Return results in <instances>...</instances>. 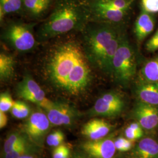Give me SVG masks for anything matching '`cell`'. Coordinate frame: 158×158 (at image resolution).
<instances>
[{"instance_id":"31","label":"cell","mask_w":158,"mask_h":158,"mask_svg":"<svg viewBox=\"0 0 158 158\" xmlns=\"http://www.w3.org/2000/svg\"><path fill=\"white\" fill-rule=\"evenodd\" d=\"M124 133L125 136L127 138L129 139L130 140H132L133 141L141 139L144 134V133L138 132L132 130L129 126L125 130Z\"/></svg>"},{"instance_id":"10","label":"cell","mask_w":158,"mask_h":158,"mask_svg":"<svg viewBox=\"0 0 158 158\" xmlns=\"http://www.w3.org/2000/svg\"><path fill=\"white\" fill-rule=\"evenodd\" d=\"M131 111L132 117L143 130L152 132L158 127V108L136 100Z\"/></svg>"},{"instance_id":"11","label":"cell","mask_w":158,"mask_h":158,"mask_svg":"<svg viewBox=\"0 0 158 158\" xmlns=\"http://www.w3.org/2000/svg\"><path fill=\"white\" fill-rule=\"evenodd\" d=\"M82 148L91 158H113L117 151L114 140L110 136L85 142Z\"/></svg>"},{"instance_id":"33","label":"cell","mask_w":158,"mask_h":158,"mask_svg":"<svg viewBox=\"0 0 158 158\" xmlns=\"http://www.w3.org/2000/svg\"><path fill=\"white\" fill-rule=\"evenodd\" d=\"M37 158L36 157H35V156L34 155H31L30 153H28V154H26V155H23L21 157H20V158Z\"/></svg>"},{"instance_id":"2","label":"cell","mask_w":158,"mask_h":158,"mask_svg":"<svg viewBox=\"0 0 158 158\" xmlns=\"http://www.w3.org/2000/svg\"><path fill=\"white\" fill-rule=\"evenodd\" d=\"M83 49L91 65L111 76L113 57L125 33L113 23L86 25Z\"/></svg>"},{"instance_id":"22","label":"cell","mask_w":158,"mask_h":158,"mask_svg":"<svg viewBox=\"0 0 158 158\" xmlns=\"http://www.w3.org/2000/svg\"><path fill=\"white\" fill-rule=\"evenodd\" d=\"M13 117L18 119L26 118L28 117L31 110L28 105L25 102L17 100L15 101L14 106L10 110Z\"/></svg>"},{"instance_id":"20","label":"cell","mask_w":158,"mask_h":158,"mask_svg":"<svg viewBox=\"0 0 158 158\" xmlns=\"http://www.w3.org/2000/svg\"><path fill=\"white\" fill-rule=\"evenodd\" d=\"M134 1L135 0H96L94 3L97 5L111 9L128 11Z\"/></svg>"},{"instance_id":"15","label":"cell","mask_w":158,"mask_h":158,"mask_svg":"<svg viewBox=\"0 0 158 158\" xmlns=\"http://www.w3.org/2000/svg\"><path fill=\"white\" fill-rule=\"evenodd\" d=\"M93 15L101 23H116L123 20L127 15V11L117 10L93 4Z\"/></svg>"},{"instance_id":"6","label":"cell","mask_w":158,"mask_h":158,"mask_svg":"<svg viewBox=\"0 0 158 158\" xmlns=\"http://www.w3.org/2000/svg\"><path fill=\"white\" fill-rule=\"evenodd\" d=\"M4 38L17 51H29L35 45L31 26L24 23H16L10 25L6 29Z\"/></svg>"},{"instance_id":"28","label":"cell","mask_w":158,"mask_h":158,"mask_svg":"<svg viewBox=\"0 0 158 158\" xmlns=\"http://www.w3.org/2000/svg\"><path fill=\"white\" fill-rule=\"evenodd\" d=\"M70 155L69 148L63 143L55 148L52 152V158H69Z\"/></svg>"},{"instance_id":"1","label":"cell","mask_w":158,"mask_h":158,"mask_svg":"<svg viewBox=\"0 0 158 158\" xmlns=\"http://www.w3.org/2000/svg\"><path fill=\"white\" fill-rule=\"evenodd\" d=\"M90 64L83 48L76 42L68 41L57 46L51 52L46 73L57 88L77 96L90 83Z\"/></svg>"},{"instance_id":"30","label":"cell","mask_w":158,"mask_h":158,"mask_svg":"<svg viewBox=\"0 0 158 158\" xmlns=\"http://www.w3.org/2000/svg\"><path fill=\"white\" fill-rule=\"evenodd\" d=\"M147 52L153 53L158 51V28L152 36L148 40L145 44Z\"/></svg>"},{"instance_id":"27","label":"cell","mask_w":158,"mask_h":158,"mask_svg":"<svg viewBox=\"0 0 158 158\" xmlns=\"http://www.w3.org/2000/svg\"><path fill=\"white\" fill-rule=\"evenodd\" d=\"M134 141L121 136L114 140L116 149L121 152H127L131 150L134 145Z\"/></svg>"},{"instance_id":"17","label":"cell","mask_w":158,"mask_h":158,"mask_svg":"<svg viewBox=\"0 0 158 158\" xmlns=\"http://www.w3.org/2000/svg\"><path fill=\"white\" fill-rule=\"evenodd\" d=\"M142 81L158 83V55L143 63L138 73V78Z\"/></svg>"},{"instance_id":"18","label":"cell","mask_w":158,"mask_h":158,"mask_svg":"<svg viewBox=\"0 0 158 158\" xmlns=\"http://www.w3.org/2000/svg\"><path fill=\"white\" fill-rule=\"evenodd\" d=\"M15 60L11 55L1 53L0 55V79L1 81L11 79L15 74Z\"/></svg>"},{"instance_id":"16","label":"cell","mask_w":158,"mask_h":158,"mask_svg":"<svg viewBox=\"0 0 158 158\" xmlns=\"http://www.w3.org/2000/svg\"><path fill=\"white\" fill-rule=\"evenodd\" d=\"M136 158H158V142L151 137L143 138L134 149Z\"/></svg>"},{"instance_id":"21","label":"cell","mask_w":158,"mask_h":158,"mask_svg":"<svg viewBox=\"0 0 158 158\" xmlns=\"http://www.w3.org/2000/svg\"><path fill=\"white\" fill-rule=\"evenodd\" d=\"M23 2V0H0L1 21L6 14L19 11L21 8Z\"/></svg>"},{"instance_id":"4","label":"cell","mask_w":158,"mask_h":158,"mask_svg":"<svg viewBox=\"0 0 158 158\" xmlns=\"http://www.w3.org/2000/svg\"><path fill=\"white\" fill-rule=\"evenodd\" d=\"M138 60L135 50L124 34L113 57L111 77L123 85H127L137 74Z\"/></svg>"},{"instance_id":"7","label":"cell","mask_w":158,"mask_h":158,"mask_svg":"<svg viewBox=\"0 0 158 158\" xmlns=\"http://www.w3.org/2000/svg\"><path fill=\"white\" fill-rule=\"evenodd\" d=\"M17 93L20 98L32 102L44 110L52 103L46 97L44 91L29 75H26L17 85Z\"/></svg>"},{"instance_id":"3","label":"cell","mask_w":158,"mask_h":158,"mask_svg":"<svg viewBox=\"0 0 158 158\" xmlns=\"http://www.w3.org/2000/svg\"><path fill=\"white\" fill-rule=\"evenodd\" d=\"M87 9L75 0H60L39 31L40 39L46 40L74 30H83L89 20Z\"/></svg>"},{"instance_id":"25","label":"cell","mask_w":158,"mask_h":158,"mask_svg":"<svg viewBox=\"0 0 158 158\" xmlns=\"http://www.w3.org/2000/svg\"><path fill=\"white\" fill-rule=\"evenodd\" d=\"M64 140V135L62 131L56 130L47 136L46 141L47 144L51 147H58L63 144Z\"/></svg>"},{"instance_id":"19","label":"cell","mask_w":158,"mask_h":158,"mask_svg":"<svg viewBox=\"0 0 158 158\" xmlns=\"http://www.w3.org/2000/svg\"><path fill=\"white\" fill-rule=\"evenodd\" d=\"M52 0H23L24 6L31 14L38 15L45 11Z\"/></svg>"},{"instance_id":"29","label":"cell","mask_w":158,"mask_h":158,"mask_svg":"<svg viewBox=\"0 0 158 158\" xmlns=\"http://www.w3.org/2000/svg\"><path fill=\"white\" fill-rule=\"evenodd\" d=\"M143 11L153 14L158 12V0H142Z\"/></svg>"},{"instance_id":"8","label":"cell","mask_w":158,"mask_h":158,"mask_svg":"<svg viewBox=\"0 0 158 158\" xmlns=\"http://www.w3.org/2000/svg\"><path fill=\"white\" fill-rule=\"evenodd\" d=\"M51 125L46 113L37 111L29 116L23 125V130L29 139L35 144L41 145Z\"/></svg>"},{"instance_id":"32","label":"cell","mask_w":158,"mask_h":158,"mask_svg":"<svg viewBox=\"0 0 158 158\" xmlns=\"http://www.w3.org/2000/svg\"><path fill=\"white\" fill-rule=\"evenodd\" d=\"M8 123V118L5 112L0 111V128L1 129L4 128Z\"/></svg>"},{"instance_id":"13","label":"cell","mask_w":158,"mask_h":158,"mask_svg":"<svg viewBox=\"0 0 158 158\" xmlns=\"http://www.w3.org/2000/svg\"><path fill=\"white\" fill-rule=\"evenodd\" d=\"M112 130V125L103 119L94 118L85 123L81 134L90 140H98L105 138Z\"/></svg>"},{"instance_id":"12","label":"cell","mask_w":158,"mask_h":158,"mask_svg":"<svg viewBox=\"0 0 158 158\" xmlns=\"http://www.w3.org/2000/svg\"><path fill=\"white\" fill-rule=\"evenodd\" d=\"M137 100L158 108V83L138 79L134 87Z\"/></svg>"},{"instance_id":"9","label":"cell","mask_w":158,"mask_h":158,"mask_svg":"<svg viewBox=\"0 0 158 158\" xmlns=\"http://www.w3.org/2000/svg\"><path fill=\"white\" fill-rule=\"evenodd\" d=\"M44 110L51 124L54 126L70 125L77 116L76 110L66 102H52L51 106Z\"/></svg>"},{"instance_id":"14","label":"cell","mask_w":158,"mask_h":158,"mask_svg":"<svg viewBox=\"0 0 158 158\" xmlns=\"http://www.w3.org/2000/svg\"><path fill=\"white\" fill-rule=\"evenodd\" d=\"M155 27V19L152 14L142 11L136 18L134 24V33L138 47L152 33Z\"/></svg>"},{"instance_id":"5","label":"cell","mask_w":158,"mask_h":158,"mask_svg":"<svg viewBox=\"0 0 158 158\" xmlns=\"http://www.w3.org/2000/svg\"><path fill=\"white\" fill-rule=\"evenodd\" d=\"M125 101L121 94L116 91H111L102 94L96 101L91 113L104 117H116L124 110Z\"/></svg>"},{"instance_id":"34","label":"cell","mask_w":158,"mask_h":158,"mask_svg":"<svg viewBox=\"0 0 158 158\" xmlns=\"http://www.w3.org/2000/svg\"><path fill=\"white\" fill-rule=\"evenodd\" d=\"M73 158H85V157L82 156H80V155H77V156H74Z\"/></svg>"},{"instance_id":"24","label":"cell","mask_w":158,"mask_h":158,"mask_svg":"<svg viewBox=\"0 0 158 158\" xmlns=\"http://www.w3.org/2000/svg\"><path fill=\"white\" fill-rule=\"evenodd\" d=\"M31 149L27 140H26L13 148L10 152L5 154V158H20L24 155L29 153Z\"/></svg>"},{"instance_id":"23","label":"cell","mask_w":158,"mask_h":158,"mask_svg":"<svg viewBox=\"0 0 158 158\" xmlns=\"http://www.w3.org/2000/svg\"><path fill=\"white\" fill-rule=\"evenodd\" d=\"M28 138L27 136H25L20 134L18 132L12 133L9 136L4 144V153L6 154L10 152L13 148L17 147L23 142L27 140L26 138Z\"/></svg>"},{"instance_id":"26","label":"cell","mask_w":158,"mask_h":158,"mask_svg":"<svg viewBox=\"0 0 158 158\" xmlns=\"http://www.w3.org/2000/svg\"><path fill=\"white\" fill-rule=\"evenodd\" d=\"M14 102L8 92L1 93L0 95V111L5 113L10 111Z\"/></svg>"}]
</instances>
